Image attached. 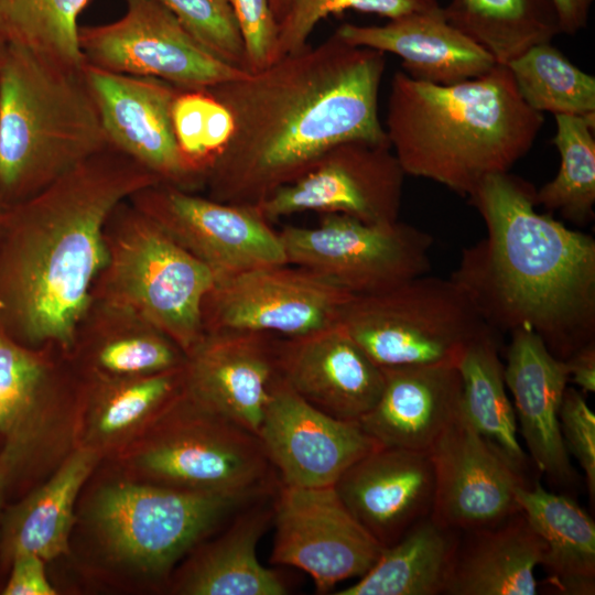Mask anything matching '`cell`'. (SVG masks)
Returning <instances> with one entry per match:
<instances>
[{"mask_svg":"<svg viewBox=\"0 0 595 595\" xmlns=\"http://www.w3.org/2000/svg\"><path fill=\"white\" fill-rule=\"evenodd\" d=\"M385 67V53L334 32L316 46L204 89L232 122L207 172L210 198L257 207L342 142L389 143L378 115Z\"/></svg>","mask_w":595,"mask_h":595,"instance_id":"obj_1","label":"cell"},{"mask_svg":"<svg viewBox=\"0 0 595 595\" xmlns=\"http://www.w3.org/2000/svg\"><path fill=\"white\" fill-rule=\"evenodd\" d=\"M487 236L451 274L497 334L526 329L560 360L595 340V240L536 209V190L509 172L468 196Z\"/></svg>","mask_w":595,"mask_h":595,"instance_id":"obj_2","label":"cell"},{"mask_svg":"<svg viewBox=\"0 0 595 595\" xmlns=\"http://www.w3.org/2000/svg\"><path fill=\"white\" fill-rule=\"evenodd\" d=\"M159 183L144 166L108 145L30 203L11 277L12 305L29 338L72 342L91 280L109 261L102 237L107 217L123 197Z\"/></svg>","mask_w":595,"mask_h":595,"instance_id":"obj_3","label":"cell"},{"mask_svg":"<svg viewBox=\"0 0 595 595\" xmlns=\"http://www.w3.org/2000/svg\"><path fill=\"white\" fill-rule=\"evenodd\" d=\"M543 113L520 97L506 65L452 85L393 74L386 133L405 175L437 182L468 197L487 176L524 156Z\"/></svg>","mask_w":595,"mask_h":595,"instance_id":"obj_4","label":"cell"},{"mask_svg":"<svg viewBox=\"0 0 595 595\" xmlns=\"http://www.w3.org/2000/svg\"><path fill=\"white\" fill-rule=\"evenodd\" d=\"M110 145L85 66L6 44L0 61V185L46 187Z\"/></svg>","mask_w":595,"mask_h":595,"instance_id":"obj_5","label":"cell"},{"mask_svg":"<svg viewBox=\"0 0 595 595\" xmlns=\"http://www.w3.org/2000/svg\"><path fill=\"white\" fill-rule=\"evenodd\" d=\"M338 322L379 367L457 366L472 343L495 333L455 281L428 273L354 295Z\"/></svg>","mask_w":595,"mask_h":595,"instance_id":"obj_6","label":"cell"},{"mask_svg":"<svg viewBox=\"0 0 595 595\" xmlns=\"http://www.w3.org/2000/svg\"><path fill=\"white\" fill-rule=\"evenodd\" d=\"M275 491L223 494L118 484L100 494L95 515L118 555L162 575L240 509Z\"/></svg>","mask_w":595,"mask_h":595,"instance_id":"obj_7","label":"cell"},{"mask_svg":"<svg viewBox=\"0 0 595 595\" xmlns=\"http://www.w3.org/2000/svg\"><path fill=\"white\" fill-rule=\"evenodd\" d=\"M110 261L117 299L188 353L205 334L203 303L214 272L145 213L123 232Z\"/></svg>","mask_w":595,"mask_h":595,"instance_id":"obj_8","label":"cell"},{"mask_svg":"<svg viewBox=\"0 0 595 595\" xmlns=\"http://www.w3.org/2000/svg\"><path fill=\"white\" fill-rule=\"evenodd\" d=\"M279 237L288 263L313 271L354 295L390 290L431 268L432 236L399 220L367 224L324 214L317 226H285Z\"/></svg>","mask_w":595,"mask_h":595,"instance_id":"obj_9","label":"cell"},{"mask_svg":"<svg viewBox=\"0 0 595 595\" xmlns=\"http://www.w3.org/2000/svg\"><path fill=\"white\" fill-rule=\"evenodd\" d=\"M186 397L188 410L178 411L143 453V468L164 486L186 490H277L278 475L258 436Z\"/></svg>","mask_w":595,"mask_h":595,"instance_id":"obj_10","label":"cell"},{"mask_svg":"<svg viewBox=\"0 0 595 595\" xmlns=\"http://www.w3.org/2000/svg\"><path fill=\"white\" fill-rule=\"evenodd\" d=\"M78 37L86 64L159 78L184 90H204L248 74L210 53L158 0H127L122 18L79 28Z\"/></svg>","mask_w":595,"mask_h":595,"instance_id":"obj_11","label":"cell"},{"mask_svg":"<svg viewBox=\"0 0 595 595\" xmlns=\"http://www.w3.org/2000/svg\"><path fill=\"white\" fill-rule=\"evenodd\" d=\"M353 296L303 267L262 266L216 280L203 303V326L295 337L337 323Z\"/></svg>","mask_w":595,"mask_h":595,"instance_id":"obj_12","label":"cell"},{"mask_svg":"<svg viewBox=\"0 0 595 595\" xmlns=\"http://www.w3.org/2000/svg\"><path fill=\"white\" fill-rule=\"evenodd\" d=\"M273 510L270 562L306 572L318 594L363 576L383 549L350 513L334 486L279 484Z\"/></svg>","mask_w":595,"mask_h":595,"instance_id":"obj_13","label":"cell"},{"mask_svg":"<svg viewBox=\"0 0 595 595\" xmlns=\"http://www.w3.org/2000/svg\"><path fill=\"white\" fill-rule=\"evenodd\" d=\"M404 176L389 143L349 140L332 148L307 173L256 208L270 223L312 210L391 224L399 220Z\"/></svg>","mask_w":595,"mask_h":595,"instance_id":"obj_14","label":"cell"},{"mask_svg":"<svg viewBox=\"0 0 595 595\" xmlns=\"http://www.w3.org/2000/svg\"><path fill=\"white\" fill-rule=\"evenodd\" d=\"M142 192L143 213L203 261L216 280L286 262L279 232L256 207L194 196L164 183Z\"/></svg>","mask_w":595,"mask_h":595,"instance_id":"obj_15","label":"cell"},{"mask_svg":"<svg viewBox=\"0 0 595 595\" xmlns=\"http://www.w3.org/2000/svg\"><path fill=\"white\" fill-rule=\"evenodd\" d=\"M110 145L181 190L206 180V173L182 152L172 108L180 88L154 77L133 76L85 65Z\"/></svg>","mask_w":595,"mask_h":595,"instance_id":"obj_16","label":"cell"},{"mask_svg":"<svg viewBox=\"0 0 595 595\" xmlns=\"http://www.w3.org/2000/svg\"><path fill=\"white\" fill-rule=\"evenodd\" d=\"M434 470L430 516L463 531L495 526L521 511L515 490L527 484L462 411L429 448Z\"/></svg>","mask_w":595,"mask_h":595,"instance_id":"obj_17","label":"cell"},{"mask_svg":"<svg viewBox=\"0 0 595 595\" xmlns=\"http://www.w3.org/2000/svg\"><path fill=\"white\" fill-rule=\"evenodd\" d=\"M257 436L280 484L291 487L334 486L355 462L380 446L358 422L324 413L283 379Z\"/></svg>","mask_w":595,"mask_h":595,"instance_id":"obj_18","label":"cell"},{"mask_svg":"<svg viewBox=\"0 0 595 595\" xmlns=\"http://www.w3.org/2000/svg\"><path fill=\"white\" fill-rule=\"evenodd\" d=\"M278 336L239 331L205 332L185 355L186 394L258 435L282 379Z\"/></svg>","mask_w":595,"mask_h":595,"instance_id":"obj_19","label":"cell"},{"mask_svg":"<svg viewBox=\"0 0 595 595\" xmlns=\"http://www.w3.org/2000/svg\"><path fill=\"white\" fill-rule=\"evenodd\" d=\"M278 351L284 382L331 416L358 422L381 394V367L339 322L305 335L279 337Z\"/></svg>","mask_w":595,"mask_h":595,"instance_id":"obj_20","label":"cell"},{"mask_svg":"<svg viewBox=\"0 0 595 595\" xmlns=\"http://www.w3.org/2000/svg\"><path fill=\"white\" fill-rule=\"evenodd\" d=\"M334 487L356 520L385 548L431 513L434 470L429 452L379 446L355 462Z\"/></svg>","mask_w":595,"mask_h":595,"instance_id":"obj_21","label":"cell"},{"mask_svg":"<svg viewBox=\"0 0 595 595\" xmlns=\"http://www.w3.org/2000/svg\"><path fill=\"white\" fill-rule=\"evenodd\" d=\"M510 336L504 377L512 393L521 435L539 470L555 484L571 485L576 473L559 423L569 382L565 364L534 333L518 329Z\"/></svg>","mask_w":595,"mask_h":595,"instance_id":"obj_22","label":"cell"},{"mask_svg":"<svg viewBox=\"0 0 595 595\" xmlns=\"http://www.w3.org/2000/svg\"><path fill=\"white\" fill-rule=\"evenodd\" d=\"M383 387L359 421L380 446L428 452L461 409L462 379L454 364L381 367Z\"/></svg>","mask_w":595,"mask_h":595,"instance_id":"obj_23","label":"cell"},{"mask_svg":"<svg viewBox=\"0 0 595 595\" xmlns=\"http://www.w3.org/2000/svg\"><path fill=\"white\" fill-rule=\"evenodd\" d=\"M335 33L351 45L399 56L408 76L435 85L483 76L497 64L486 50L446 21L442 7L402 15L385 25L344 23Z\"/></svg>","mask_w":595,"mask_h":595,"instance_id":"obj_24","label":"cell"},{"mask_svg":"<svg viewBox=\"0 0 595 595\" xmlns=\"http://www.w3.org/2000/svg\"><path fill=\"white\" fill-rule=\"evenodd\" d=\"M275 493L244 507L224 524L223 532L186 567L177 586L181 593L284 595L290 592L281 572L263 566L257 556V545L273 521Z\"/></svg>","mask_w":595,"mask_h":595,"instance_id":"obj_25","label":"cell"},{"mask_svg":"<svg viewBox=\"0 0 595 595\" xmlns=\"http://www.w3.org/2000/svg\"><path fill=\"white\" fill-rule=\"evenodd\" d=\"M468 532L459 541L445 591L450 595H534V569L545 547L522 511Z\"/></svg>","mask_w":595,"mask_h":595,"instance_id":"obj_26","label":"cell"},{"mask_svg":"<svg viewBox=\"0 0 595 595\" xmlns=\"http://www.w3.org/2000/svg\"><path fill=\"white\" fill-rule=\"evenodd\" d=\"M515 496L544 543L541 565L549 583L562 594H594V520L572 498L550 493L539 483L517 486Z\"/></svg>","mask_w":595,"mask_h":595,"instance_id":"obj_27","label":"cell"},{"mask_svg":"<svg viewBox=\"0 0 595 595\" xmlns=\"http://www.w3.org/2000/svg\"><path fill=\"white\" fill-rule=\"evenodd\" d=\"M459 541L458 530L429 515L393 544L385 547L375 564L356 583L335 594H445Z\"/></svg>","mask_w":595,"mask_h":595,"instance_id":"obj_28","label":"cell"},{"mask_svg":"<svg viewBox=\"0 0 595 595\" xmlns=\"http://www.w3.org/2000/svg\"><path fill=\"white\" fill-rule=\"evenodd\" d=\"M442 11L500 65L561 33L551 0H451Z\"/></svg>","mask_w":595,"mask_h":595,"instance_id":"obj_29","label":"cell"},{"mask_svg":"<svg viewBox=\"0 0 595 595\" xmlns=\"http://www.w3.org/2000/svg\"><path fill=\"white\" fill-rule=\"evenodd\" d=\"M462 411L474 429L519 474L528 457L517 437L516 413L506 392L498 334L472 343L461 356Z\"/></svg>","mask_w":595,"mask_h":595,"instance_id":"obj_30","label":"cell"},{"mask_svg":"<svg viewBox=\"0 0 595 595\" xmlns=\"http://www.w3.org/2000/svg\"><path fill=\"white\" fill-rule=\"evenodd\" d=\"M93 462L91 452L78 451L13 512L7 534L12 555L31 552L47 561L66 551L74 502Z\"/></svg>","mask_w":595,"mask_h":595,"instance_id":"obj_31","label":"cell"},{"mask_svg":"<svg viewBox=\"0 0 595 595\" xmlns=\"http://www.w3.org/2000/svg\"><path fill=\"white\" fill-rule=\"evenodd\" d=\"M553 144L561 164L553 180L536 191V203L583 225L594 217L595 116L556 115Z\"/></svg>","mask_w":595,"mask_h":595,"instance_id":"obj_32","label":"cell"},{"mask_svg":"<svg viewBox=\"0 0 595 595\" xmlns=\"http://www.w3.org/2000/svg\"><path fill=\"white\" fill-rule=\"evenodd\" d=\"M506 66L520 97L534 111L595 116V77L551 42L530 47Z\"/></svg>","mask_w":595,"mask_h":595,"instance_id":"obj_33","label":"cell"},{"mask_svg":"<svg viewBox=\"0 0 595 595\" xmlns=\"http://www.w3.org/2000/svg\"><path fill=\"white\" fill-rule=\"evenodd\" d=\"M89 0H0V40L83 67L77 19Z\"/></svg>","mask_w":595,"mask_h":595,"instance_id":"obj_34","label":"cell"},{"mask_svg":"<svg viewBox=\"0 0 595 595\" xmlns=\"http://www.w3.org/2000/svg\"><path fill=\"white\" fill-rule=\"evenodd\" d=\"M42 382L40 361L0 336V434L7 439L2 462L12 463L30 440Z\"/></svg>","mask_w":595,"mask_h":595,"instance_id":"obj_35","label":"cell"},{"mask_svg":"<svg viewBox=\"0 0 595 595\" xmlns=\"http://www.w3.org/2000/svg\"><path fill=\"white\" fill-rule=\"evenodd\" d=\"M441 7L436 0H290L284 18L278 23L274 61L300 52L318 22L346 10L397 19Z\"/></svg>","mask_w":595,"mask_h":595,"instance_id":"obj_36","label":"cell"},{"mask_svg":"<svg viewBox=\"0 0 595 595\" xmlns=\"http://www.w3.org/2000/svg\"><path fill=\"white\" fill-rule=\"evenodd\" d=\"M158 1L216 57L247 72L242 37L227 0Z\"/></svg>","mask_w":595,"mask_h":595,"instance_id":"obj_37","label":"cell"},{"mask_svg":"<svg viewBox=\"0 0 595 595\" xmlns=\"http://www.w3.org/2000/svg\"><path fill=\"white\" fill-rule=\"evenodd\" d=\"M178 377L180 374L173 369L123 388L104 407L98 430L110 435L133 425L171 397Z\"/></svg>","mask_w":595,"mask_h":595,"instance_id":"obj_38","label":"cell"},{"mask_svg":"<svg viewBox=\"0 0 595 595\" xmlns=\"http://www.w3.org/2000/svg\"><path fill=\"white\" fill-rule=\"evenodd\" d=\"M101 365L115 372H163L176 369L178 353L158 335L123 338L108 344L100 353Z\"/></svg>","mask_w":595,"mask_h":595,"instance_id":"obj_39","label":"cell"},{"mask_svg":"<svg viewBox=\"0 0 595 595\" xmlns=\"http://www.w3.org/2000/svg\"><path fill=\"white\" fill-rule=\"evenodd\" d=\"M242 37L246 71L255 73L275 57L278 21L269 0H227Z\"/></svg>","mask_w":595,"mask_h":595,"instance_id":"obj_40","label":"cell"},{"mask_svg":"<svg viewBox=\"0 0 595 595\" xmlns=\"http://www.w3.org/2000/svg\"><path fill=\"white\" fill-rule=\"evenodd\" d=\"M564 445L584 470L588 495L595 497V414L582 393L566 387L559 410Z\"/></svg>","mask_w":595,"mask_h":595,"instance_id":"obj_41","label":"cell"},{"mask_svg":"<svg viewBox=\"0 0 595 595\" xmlns=\"http://www.w3.org/2000/svg\"><path fill=\"white\" fill-rule=\"evenodd\" d=\"M212 100L205 90L180 89L172 108L177 143L184 155L206 173V177L212 162L205 147Z\"/></svg>","mask_w":595,"mask_h":595,"instance_id":"obj_42","label":"cell"},{"mask_svg":"<svg viewBox=\"0 0 595 595\" xmlns=\"http://www.w3.org/2000/svg\"><path fill=\"white\" fill-rule=\"evenodd\" d=\"M12 559V571L3 589L4 595L56 594L45 575L42 558L31 552H19Z\"/></svg>","mask_w":595,"mask_h":595,"instance_id":"obj_43","label":"cell"},{"mask_svg":"<svg viewBox=\"0 0 595 595\" xmlns=\"http://www.w3.org/2000/svg\"><path fill=\"white\" fill-rule=\"evenodd\" d=\"M569 381L584 392L595 391V340L584 345L564 360Z\"/></svg>","mask_w":595,"mask_h":595,"instance_id":"obj_44","label":"cell"},{"mask_svg":"<svg viewBox=\"0 0 595 595\" xmlns=\"http://www.w3.org/2000/svg\"><path fill=\"white\" fill-rule=\"evenodd\" d=\"M560 23L561 33L575 34L588 21L594 0H551Z\"/></svg>","mask_w":595,"mask_h":595,"instance_id":"obj_45","label":"cell"},{"mask_svg":"<svg viewBox=\"0 0 595 595\" xmlns=\"http://www.w3.org/2000/svg\"><path fill=\"white\" fill-rule=\"evenodd\" d=\"M269 2L275 20L279 23L284 18L289 9L290 0H269Z\"/></svg>","mask_w":595,"mask_h":595,"instance_id":"obj_46","label":"cell"},{"mask_svg":"<svg viewBox=\"0 0 595 595\" xmlns=\"http://www.w3.org/2000/svg\"><path fill=\"white\" fill-rule=\"evenodd\" d=\"M6 48V43L0 40V61Z\"/></svg>","mask_w":595,"mask_h":595,"instance_id":"obj_47","label":"cell"}]
</instances>
